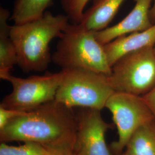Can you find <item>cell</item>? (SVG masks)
Instances as JSON below:
<instances>
[{
  "label": "cell",
  "instance_id": "15",
  "mask_svg": "<svg viewBox=\"0 0 155 155\" xmlns=\"http://www.w3.org/2000/svg\"><path fill=\"white\" fill-rule=\"evenodd\" d=\"M0 155H48L42 145L27 142L19 146L9 145L1 143Z\"/></svg>",
  "mask_w": 155,
  "mask_h": 155
},
{
  "label": "cell",
  "instance_id": "21",
  "mask_svg": "<svg viewBox=\"0 0 155 155\" xmlns=\"http://www.w3.org/2000/svg\"><path fill=\"white\" fill-rule=\"evenodd\" d=\"M120 155H135L133 152L129 149L126 148Z\"/></svg>",
  "mask_w": 155,
  "mask_h": 155
},
{
  "label": "cell",
  "instance_id": "11",
  "mask_svg": "<svg viewBox=\"0 0 155 155\" xmlns=\"http://www.w3.org/2000/svg\"><path fill=\"white\" fill-rule=\"evenodd\" d=\"M125 0H93L91 6L84 11L78 25L86 30L98 32L108 27Z\"/></svg>",
  "mask_w": 155,
  "mask_h": 155
},
{
  "label": "cell",
  "instance_id": "2",
  "mask_svg": "<svg viewBox=\"0 0 155 155\" xmlns=\"http://www.w3.org/2000/svg\"><path fill=\"white\" fill-rule=\"evenodd\" d=\"M68 17L45 12L38 19L11 27L17 65L25 73L44 71L52 61L51 41L60 38L70 23Z\"/></svg>",
  "mask_w": 155,
  "mask_h": 155
},
{
  "label": "cell",
  "instance_id": "18",
  "mask_svg": "<svg viewBox=\"0 0 155 155\" xmlns=\"http://www.w3.org/2000/svg\"><path fill=\"white\" fill-rule=\"evenodd\" d=\"M25 112V111L6 109L0 106V130L4 128L12 120L22 115Z\"/></svg>",
  "mask_w": 155,
  "mask_h": 155
},
{
  "label": "cell",
  "instance_id": "8",
  "mask_svg": "<svg viewBox=\"0 0 155 155\" xmlns=\"http://www.w3.org/2000/svg\"><path fill=\"white\" fill-rule=\"evenodd\" d=\"M77 117L74 150L77 155H112L106 143L111 125L104 121L101 111L83 108Z\"/></svg>",
  "mask_w": 155,
  "mask_h": 155
},
{
  "label": "cell",
  "instance_id": "6",
  "mask_svg": "<svg viewBox=\"0 0 155 155\" xmlns=\"http://www.w3.org/2000/svg\"><path fill=\"white\" fill-rule=\"evenodd\" d=\"M116 126L118 140L111 144L117 155L126 149L129 140L140 128L155 122V117L142 96L115 91L105 105Z\"/></svg>",
  "mask_w": 155,
  "mask_h": 155
},
{
  "label": "cell",
  "instance_id": "22",
  "mask_svg": "<svg viewBox=\"0 0 155 155\" xmlns=\"http://www.w3.org/2000/svg\"><path fill=\"white\" fill-rule=\"evenodd\" d=\"M154 48H155V46L154 47Z\"/></svg>",
  "mask_w": 155,
  "mask_h": 155
},
{
  "label": "cell",
  "instance_id": "14",
  "mask_svg": "<svg viewBox=\"0 0 155 155\" xmlns=\"http://www.w3.org/2000/svg\"><path fill=\"white\" fill-rule=\"evenodd\" d=\"M135 155H155V122L138 129L127 148Z\"/></svg>",
  "mask_w": 155,
  "mask_h": 155
},
{
  "label": "cell",
  "instance_id": "3",
  "mask_svg": "<svg viewBox=\"0 0 155 155\" xmlns=\"http://www.w3.org/2000/svg\"><path fill=\"white\" fill-rule=\"evenodd\" d=\"M95 32L69 23L59 38L52 61L61 70L84 69L110 76L111 67Z\"/></svg>",
  "mask_w": 155,
  "mask_h": 155
},
{
  "label": "cell",
  "instance_id": "20",
  "mask_svg": "<svg viewBox=\"0 0 155 155\" xmlns=\"http://www.w3.org/2000/svg\"><path fill=\"white\" fill-rule=\"evenodd\" d=\"M150 16L152 22L153 24L155 23V0H153L152 5L150 9Z\"/></svg>",
  "mask_w": 155,
  "mask_h": 155
},
{
  "label": "cell",
  "instance_id": "12",
  "mask_svg": "<svg viewBox=\"0 0 155 155\" xmlns=\"http://www.w3.org/2000/svg\"><path fill=\"white\" fill-rule=\"evenodd\" d=\"M10 12L0 8V78L10 74L17 64V55L11 36V27L8 24Z\"/></svg>",
  "mask_w": 155,
  "mask_h": 155
},
{
  "label": "cell",
  "instance_id": "7",
  "mask_svg": "<svg viewBox=\"0 0 155 155\" xmlns=\"http://www.w3.org/2000/svg\"><path fill=\"white\" fill-rule=\"evenodd\" d=\"M63 75L62 70L60 72H47L43 75H32L27 78L8 74L1 79L11 83L12 91L3 99L0 106L28 111L54 101Z\"/></svg>",
  "mask_w": 155,
  "mask_h": 155
},
{
  "label": "cell",
  "instance_id": "4",
  "mask_svg": "<svg viewBox=\"0 0 155 155\" xmlns=\"http://www.w3.org/2000/svg\"><path fill=\"white\" fill-rule=\"evenodd\" d=\"M63 78L55 101L72 109L75 107L101 110L115 91L109 76L87 70H62Z\"/></svg>",
  "mask_w": 155,
  "mask_h": 155
},
{
  "label": "cell",
  "instance_id": "16",
  "mask_svg": "<svg viewBox=\"0 0 155 155\" xmlns=\"http://www.w3.org/2000/svg\"><path fill=\"white\" fill-rule=\"evenodd\" d=\"M89 0H61V7L72 24L81 22L84 9Z\"/></svg>",
  "mask_w": 155,
  "mask_h": 155
},
{
  "label": "cell",
  "instance_id": "13",
  "mask_svg": "<svg viewBox=\"0 0 155 155\" xmlns=\"http://www.w3.org/2000/svg\"><path fill=\"white\" fill-rule=\"evenodd\" d=\"M52 0H16L11 19L21 24L38 19L45 14Z\"/></svg>",
  "mask_w": 155,
  "mask_h": 155
},
{
  "label": "cell",
  "instance_id": "10",
  "mask_svg": "<svg viewBox=\"0 0 155 155\" xmlns=\"http://www.w3.org/2000/svg\"><path fill=\"white\" fill-rule=\"evenodd\" d=\"M155 46V23L150 28L141 32L122 35L104 45L111 67L122 56L147 47Z\"/></svg>",
  "mask_w": 155,
  "mask_h": 155
},
{
  "label": "cell",
  "instance_id": "5",
  "mask_svg": "<svg viewBox=\"0 0 155 155\" xmlns=\"http://www.w3.org/2000/svg\"><path fill=\"white\" fill-rule=\"evenodd\" d=\"M115 91L144 96L155 87V50L147 47L122 56L109 76Z\"/></svg>",
  "mask_w": 155,
  "mask_h": 155
},
{
  "label": "cell",
  "instance_id": "9",
  "mask_svg": "<svg viewBox=\"0 0 155 155\" xmlns=\"http://www.w3.org/2000/svg\"><path fill=\"white\" fill-rule=\"evenodd\" d=\"M134 1L133 9L121 21L95 32L96 39L101 45H106L122 35L145 31L154 24L150 16L153 0Z\"/></svg>",
  "mask_w": 155,
  "mask_h": 155
},
{
  "label": "cell",
  "instance_id": "17",
  "mask_svg": "<svg viewBox=\"0 0 155 155\" xmlns=\"http://www.w3.org/2000/svg\"><path fill=\"white\" fill-rule=\"evenodd\" d=\"M74 146V144H61L44 147L48 155H77Z\"/></svg>",
  "mask_w": 155,
  "mask_h": 155
},
{
  "label": "cell",
  "instance_id": "19",
  "mask_svg": "<svg viewBox=\"0 0 155 155\" xmlns=\"http://www.w3.org/2000/svg\"><path fill=\"white\" fill-rule=\"evenodd\" d=\"M152 111L155 121V87L150 93L143 96Z\"/></svg>",
  "mask_w": 155,
  "mask_h": 155
},
{
  "label": "cell",
  "instance_id": "1",
  "mask_svg": "<svg viewBox=\"0 0 155 155\" xmlns=\"http://www.w3.org/2000/svg\"><path fill=\"white\" fill-rule=\"evenodd\" d=\"M77 117L55 100L25 111L0 130L1 143L31 142L43 146L75 145Z\"/></svg>",
  "mask_w": 155,
  "mask_h": 155
}]
</instances>
